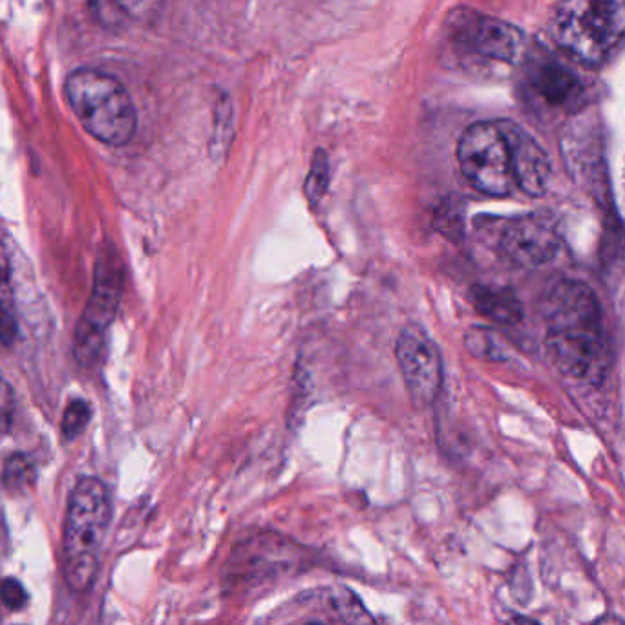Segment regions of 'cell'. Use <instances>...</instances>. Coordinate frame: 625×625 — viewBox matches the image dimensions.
Listing matches in <instances>:
<instances>
[{
    "mask_svg": "<svg viewBox=\"0 0 625 625\" xmlns=\"http://www.w3.org/2000/svg\"><path fill=\"white\" fill-rule=\"evenodd\" d=\"M0 598L11 611H19L28 604V593L24 591L21 583L17 580H11V578H6L4 582L0 583Z\"/></svg>",
    "mask_w": 625,
    "mask_h": 625,
    "instance_id": "cell-18",
    "label": "cell"
},
{
    "mask_svg": "<svg viewBox=\"0 0 625 625\" xmlns=\"http://www.w3.org/2000/svg\"><path fill=\"white\" fill-rule=\"evenodd\" d=\"M17 335H19V326L13 313V304L0 302V344L11 346L17 340Z\"/></svg>",
    "mask_w": 625,
    "mask_h": 625,
    "instance_id": "cell-19",
    "label": "cell"
},
{
    "mask_svg": "<svg viewBox=\"0 0 625 625\" xmlns=\"http://www.w3.org/2000/svg\"><path fill=\"white\" fill-rule=\"evenodd\" d=\"M8 388H6V384L0 381V414H4V410H6V406H8Z\"/></svg>",
    "mask_w": 625,
    "mask_h": 625,
    "instance_id": "cell-22",
    "label": "cell"
},
{
    "mask_svg": "<svg viewBox=\"0 0 625 625\" xmlns=\"http://www.w3.org/2000/svg\"><path fill=\"white\" fill-rule=\"evenodd\" d=\"M509 625H538L534 620H530V618H525V616H514L512 620H510Z\"/></svg>",
    "mask_w": 625,
    "mask_h": 625,
    "instance_id": "cell-23",
    "label": "cell"
},
{
    "mask_svg": "<svg viewBox=\"0 0 625 625\" xmlns=\"http://www.w3.org/2000/svg\"><path fill=\"white\" fill-rule=\"evenodd\" d=\"M123 293V265L114 251L97 258L96 278L90 300L75 329V357L83 366H94L105 348L106 331L116 318Z\"/></svg>",
    "mask_w": 625,
    "mask_h": 625,
    "instance_id": "cell-6",
    "label": "cell"
},
{
    "mask_svg": "<svg viewBox=\"0 0 625 625\" xmlns=\"http://www.w3.org/2000/svg\"><path fill=\"white\" fill-rule=\"evenodd\" d=\"M0 302L13 304V256L6 236L2 233H0Z\"/></svg>",
    "mask_w": 625,
    "mask_h": 625,
    "instance_id": "cell-17",
    "label": "cell"
},
{
    "mask_svg": "<svg viewBox=\"0 0 625 625\" xmlns=\"http://www.w3.org/2000/svg\"><path fill=\"white\" fill-rule=\"evenodd\" d=\"M329 187V158L328 154L322 149H318L313 158H311V169H309L308 178H306V196H308L309 205L317 207L322 202L324 194Z\"/></svg>",
    "mask_w": 625,
    "mask_h": 625,
    "instance_id": "cell-14",
    "label": "cell"
},
{
    "mask_svg": "<svg viewBox=\"0 0 625 625\" xmlns=\"http://www.w3.org/2000/svg\"><path fill=\"white\" fill-rule=\"evenodd\" d=\"M395 355L414 403H434L443 386V359L432 337L421 326L410 324L399 333Z\"/></svg>",
    "mask_w": 625,
    "mask_h": 625,
    "instance_id": "cell-8",
    "label": "cell"
},
{
    "mask_svg": "<svg viewBox=\"0 0 625 625\" xmlns=\"http://www.w3.org/2000/svg\"><path fill=\"white\" fill-rule=\"evenodd\" d=\"M530 94L551 108H569L580 94V83L565 66L540 61L527 75Z\"/></svg>",
    "mask_w": 625,
    "mask_h": 625,
    "instance_id": "cell-11",
    "label": "cell"
},
{
    "mask_svg": "<svg viewBox=\"0 0 625 625\" xmlns=\"http://www.w3.org/2000/svg\"><path fill=\"white\" fill-rule=\"evenodd\" d=\"M459 167L477 191L488 196H507L512 185L510 150L498 121H479L461 134L457 143Z\"/></svg>",
    "mask_w": 625,
    "mask_h": 625,
    "instance_id": "cell-5",
    "label": "cell"
},
{
    "mask_svg": "<svg viewBox=\"0 0 625 625\" xmlns=\"http://www.w3.org/2000/svg\"><path fill=\"white\" fill-rule=\"evenodd\" d=\"M551 33L567 55L598 66L625 37V0H562L552 15Z\"/></svg>",
    "mask_w": 625,
    "mask_h": 625,
    "instance_id": "cell-4",
    "label": "cell"
},
{
    "mask_svg": "<svg viewBox=\"0 0 625 625\" xmlns=\"http://www.w3.org/2000/svg\"><path fill=\"white\" fill-rule=\"evenodd\" d=\"M510 150L514 183L529 196H543L551 183L552 169L545 150L512 121H498Z\"/></svg>",
    "mask_w": 625,
    "mask_h": 625,
    "instance_id": "cell-10",
    "label": "cell"
},
{
    "mask_svg": "<svg viewBox=\"0 0 625 625\" xmlns=\"http://www.w3.org/2000/svg\"><path fill=\"white\" fill-rule=\"evenodd\" d=\"M64 94L92 138L110 147H123L134 138L138 112L127 88L116 77L83 68L66 79Z\"/></svg>",
    "mask_w": 625,
    "mask_h": 625,
    "instance_id": "cell-3",
    "label": "cell"
},
{
    "mask_svg": "<svg viewBox=\"0 0 625 625\" xmlns=\"http://www.w3.org/2000/svg\"><path fill=\"white\" fill-rule=\"evenodd\" d=\"M119 4V8L132 15V17H138L141 11L145 10V6L149 4V0H116Z\"/></svg>",
    "mask_w": 625,
    "mask_h": 625,
    "instance_id": "cell-20",
    "label": "cell"
},
{
    "mask_svg": "<svg viewBox=\"0 0 625 625\" xmlns=\"http://www.w3.org/2000/svg\"><path fill=\"white\" fill-rule=\"evenodd\" d=\"M472 302L483 315L494 318L498 322H514L520 317L518 302L512 295L499 291V289H487V287H476L472 291Z\"/></svg>",
    "mask_w": 625,
    "mask_h": 625,
    "instance_id": "cell-13",
    "label": "cell"
},
{
    "mask_svg": "<svg viewBox=\"0 0 625 625\" xmlns=\"http://www.w3.org/2000/svg\"><path fill=\"white\" fill-rule=\"evenodd\" d=\"M594 625H625L624 620L622 618H618L615 615H605L602 618H598Z\"/></svg>",
    "mask_w": 625,
    "mask_h": 625,
    "instance_id": "cell-21",
    "label": "cell"
},
{
    "mask_svg": "<svg viewBox=\"0 0 625 625\" xmlns=\"http://www.w3.org/2000/svg\"><path fill=\"white\" fill-rule=\"evenodd\" d=\"M547 348L558 370L578 381L604 377L609 353L593 291L574 280L552 287L545 300Z\"/></svg>",
    "mask_w": 625,
    "mask_h": 625,
    "instance_id": "cell-1",
    "label": "cell"
},
{
    "mask_svg": "<svg viewBox=\"0 0 625 625\" xmlns=\"http://www.w3.org/2000/svg\"><path fill=\"white\" fill-rule=\"evenodd\" d=\"M32 463L24 456H11L4 467V485L10 490H21L33 481Z\"/></svg>",
    "mask_w": 625,
    "mask_h": 625,
    "instance_id": "cell-16",
    "label": "cell"
},
{
    "mask_svg": "<svg viewBox=\"0 0 625 625\" xmlns=\"http://www.w3.org/2000/svg\"><path fill=\"white\" fill-rule=\"evenodd\" d=\"M308 625H324V624H318V622H313V624H308Z\"/></svg>",
    "mask_w": 625,
    "mask_h": 625,
    "instance_id": "cell-24",
    "label": "cell"
},
{
    "mask_svg": "<svg viewBox=\"0 0 625 625\" xmlns=\"http://www.w3.org/2000/svg\"><path fill=\"white\" fill-rule=\"evenodd\" d=\"M110 520L112 501L105 483L83 477L72 490L63 532L64 580L75 593H86L96 582Z\"/></svg>",
    "mask_w": 625,
    "mask_h": 625,
    "instance_id": "cell-2",
    "label": "cell"
},
{
    "mask_svg": "<svg viewBox=\"0 0 625 625\" xmlns=\"http://www.w3.org/2000/svg\"><path fill=\"white\" fill-rule=\"evenodd\" d=\"M88 423H90V406L85 401H72L64 410L61 424L64 439L74 441L83 434Z\"/></svg>",
    "mask_w": 625,
    "mask_h": 625,
    "instance_id": "cell-15",
    "label": "cell"
},
{
    "mask_svg": "<svg viewBox=\"0 0 625 625\" xmlns=\"http://www.w3.org/2000/svg\"><path fill=\"white\" fill-rule=\"evenodd\" d=\"M501 253L520 267H536L552 260L560 249V234L545 216H523L510 222L499 240Z\"/></svg>",
    "mask_w": 625,
    "mask_h": 625,
    "instance_id": "cell-9",
    "label": "cell"
},
{
    "mask_svg": "<svg viewBox=\"0 0 625 625\" xmlns=\"http://www.w3.org/2000/svg\"><path fill=\"white\" fill-rule=\"evenodd\" d=\"M329 609L346 625H375L370 611L364 607L361 598L344 585L329 587L326 591Z\"/></svg>",
    "mask_w": 625,
    "mask_h": 625,
    "instance_id": "cell-12",
    "label": "cell"
},
{
    "mask_svg": "<svg viewBox=\"0 0 625 625\" xmlns=\"http://www.w3.org/2000/svg\"><path fill=\"white\" fill-rule=\"evenodd\" d=\"M450 35L467 52L503 64H516L525 52V35L509 22L459 8L448 19Z\"/></svg>",
    "mask_w": 625,
    "mask_h": 625,
    "instance_id": "cell-7",
    "label": "cell"
}]
</instances>
